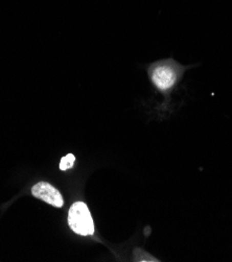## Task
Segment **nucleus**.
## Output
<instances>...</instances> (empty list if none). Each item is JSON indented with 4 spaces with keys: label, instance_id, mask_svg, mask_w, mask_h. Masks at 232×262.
I'll list each match as a JSON object with an SVG mask.
<instances>
[{
    "label": "nucleus",
    "instance_id": "3",
    "mask_svg": "<svg viewBox=\"0 0 232 262\" xmlns=\"http://www.w3.org/2000/svg\"><path fill=\"white\" fill-rule=\"evenodd\" d=\"M152 80L160 90H167L176 82V73L170 67L160 66L153 71Z\"/></svg>",
    "mask_w": 232,
    "mask_h": 262
},
{
    "label": "nucleus",
    "instance_id": "1",
    "mask_svg": "<svg viewBox=\"0 0 232 262\" xmlns=\"http://www.w3.org/2000/svg\"><path fill=\"white\" fill-rule=\"evenodd\" d=\"M68 225L74 233L83 235V236L92 235L94 233L93 220L85 203L76 202L70 207Z\"/></svg>",
    "mask_w": 232,
    "mask_h": 262
},
{
    "label": "nucleus",
    "instance_id": "2",
    "mask_svg": "<svg viewBox=\"0 0 232 262\" xmlns=\"http://www.w3.org/2000/svg\"><path fill=\"white\" fill-rule=\"evenodd\" d=\"M32 193L35 198L57 208H61L64 204L63 196L59 190L46 182H40L36 184L32 189Z\"/></svg>",
    "mask_w": 232,
    "mask_h": 262
},
{
    "label": "nucleus",
    "instance_id": "4",
    "mask_svg": "<svg viewBox=\"0 0 232 262\" xmlns=\"http://www.w3.org/2000/svg\"><path fill=\"white\" fill-rule=\"evenodd\" d=\"M75 161V157L72 154H68L61 159L60 162V169L61 170H67L72 168Z\"/></svg>",
    "mask_w": 232,
    "mask_h": 262
}]
</instances>
